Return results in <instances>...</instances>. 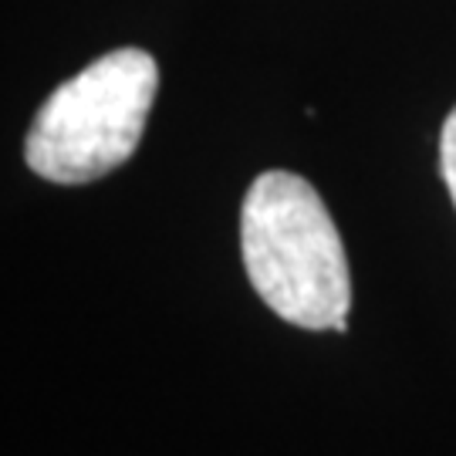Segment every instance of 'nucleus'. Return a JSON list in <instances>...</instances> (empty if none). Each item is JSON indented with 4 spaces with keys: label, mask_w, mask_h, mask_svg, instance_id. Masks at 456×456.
I'll return each instance as SVG.
<instances>
[{
    "label": "nucleus",
    "mask_w": 456,
    "mask_h": 456,
    "mask_svg": "<svg viewBox=\"0 0 456 456\" xmlns=\"http://www.w3.org/2000/svg\"><path fill=\"white\" fill-rule=\"evenodd\" d=\"M244 271L277 318L297 328L348 331L352 277L325 200L308 180L267 169L240 207Z\"/></svg>",
    "instance_id": "f257e3e1"
},
{
    "label": "nucleus",
    "mask_w": 456,
    "mask_h": 456,
    "mask_svg": "<svg viewBox=\"0 0 456 456\" xmlns=\"http://www.w3.org/2000/svg\"><path fill=\"white\" fill-rule=\"evenodd\" d=\"M159 88L156 58L118 48L61 82L37 109L24 159L41 180L82 186L129 159L146 132Z\"/></svg>",
    "instance_id": "f03ea898"
},
{
    "label": "nucleus",
    "mask_w": 456,
    "mask_h": 456,
    "mask_svg": "<svg viewBox=\"0 0 456 456\" xmlns=\"http://www.w3.org/2000/svg\"><path fill=\"white\" fill-rule=\"evenodd\" d=\"M440 173L446 190L453 196V207H456V109L446 115L440 132Z\"/></svg>",
    "instance_id": "7ed1b4c3"
}]
</instances>
